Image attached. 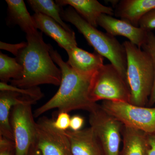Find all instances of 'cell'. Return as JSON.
I'll use <instances>...</instances> for the list:
<instances>
[{"label":"cell","instance_id":"obj_26","mask_svg":"<svg viewBox=\"0 0 155 155\" xmlns=\"http://www.w3.org/2000/svg\"><path fill=\"white\" fill-rule=\"evenodd\" d=\"M27 42H22L20 43L16 44H11L7 43L0 42V48L1 50H5L6 51L12 53L14 55L17 57L20 50L27 46Z\"/></svg>","mask_w":155,"mask_h":155},{"label":"cell","instance_id":"obj_11","mask_svg":"<svg viewBox=\"0 0 155 155\" xmlns=\"http://www.w3.org/2000/svg\"><path fill=\"white\" fill-rule=\"evenodd\" d=\"M32 17L37 29L51 38L66 51L78 46L74 31H67L55 20L44 14L35 13Z\"/></svg>","mask_w":155,"mask_h":155},{"label":"cell","instance_id":"obj_15","mask_svg":"<svg viewBox=\"0 0 155 155\" xmlns=\"http://www.w3.org/2000/svg\"><path fill=\"white\" fill-rule=\"evenodd\" d=\"M67 52V64L81 75L91 76L104 65V57L96 52H88L77 46Z\"/></svg>","mask_w":155,"mask_h":155},{"label":"cell","instance_id":"obj_4","mask_svg":"<svg viewBox=\"0 0 155 155\" xmlns=\"http://www.w3.org/2000/svg\"><path fill=\"white\" fill-rule=\"evenodd\" d=\"M126 77L130 91V104L145 107L152 91L155 73L152 61L146 52L126 41Z\"/></svg>","mask_w":155,"mask_h":155},{"label":"cell","instance_id":"obj_19","mask_svg":"<svg viewBox=\"0 0 155 155\" xmlns=\"http://www.w3.org/2000/svg\"><path fill=\"white\" fill-rule=\"evenodd\" d=\"M27 3L35 13H40L51 17L69 31H73L61 17V7L52 0H28Z\"/></svg>","mask_w":155,"mask_h":155},{"label":"cell","instance_id":"obj_6","mask_svg":"<svg viewBox=\"0 0 155 155\" xmlns=\"http://www.w3.org/2000/svg\"><path fill=\"white\" fill-rule=\"evenodd\" d=\"M101 107L123 125L147 134L155 132V107L134 105L124 102L103 101Z\"/></svg>","mask_w":155,"mask_h":155},{"label":"cell","instance_id":"obj_12","mask_svg":"<svg viewBox=\"0 0 155 155\" xmlns=\"http://www.w3.org/2000/svg\"><path fill=\"white\" fill-rule=\"evenodd\" d=\"M37 101L19 92L9 91L0 92V136L14 141L11 127V110L14 106L20 104L32 105Z\"/></svg>","mask_w":155,"mask_h":155},{"label":"cell","instance_id":"obj_13","mask_svg":"<svg viewBox=\"0 0 155 155\" xmlns=\"http://www.w3.org/2000/svg\"><path fill=\"white\" fill-rule=\"evenodd\" d=\"M69 139L73 155H103L94 130L91 127L77 131H64Z\"/></svg>","mask_w":155,"mask_h":155},{"label":"cell","instance_id":"obj_27","mask_svg":"<svg viewBox=\"0 0 155 155\" xmlns=\"http://www.w3.org/2000/svg\"><path fill=\"white\" fill-rule=\"evenodd\" d=\"M84 119L79 115H74L70 119L69 128L73 131H77L82 129L84 124Z\"/></svg>","mask_w":155,"mask_h":155},{"label":"cell","instance_id":"obj_21","mask_svg":"<svg viewBox=\"0 0 155 155\" xmlns=\"http://www.w3.org/2000/svg\"><path fill=\"white\" fill-rule=\"evenodd\" d=\"M141 48L150 57L154 70L153 86L148 103L149 106H153L155 104V35L153 32L148 31L146 41Z\"/></svg>","mask_w":155,"mask_h":155},{"label":"cell","instance_id":"obj_9","mask_svg":"<svg viewBox=\"0 0 155 155\" xmlns=\"http://www.w3.org/2000/svg\"><path fill=\"white\" fill-rule=\"evenodd\" d=\"M53 119L41 117L36 123V143L42 155H73L64 131L55 128Z\"/></svg>","mask_w":155,"mask_h":155},{"label":"cell","instance_id":"obj_22","mask_svg":"<svg viewBox=\"0 0 155 155\" xmlns=\"http://www.w3.org/2000/svg\"><path fill=\"white\" fill-rule=\"evenodd\" d=\"M0 91H9L20 93L23 95L30 97L38 101L44 97V94L38 87H30L28 88H22L8 84L5 82H0Z\"/></svg>","mask_w":155,"mask_h":155},{"label":"cell","instance_id":"obj_16","mask_svg":"<svg viewBox=\"0 0 155 155\" xmlns=\"http://www.w3.org/2000/svg\"><path fill=\"white\" fill-rule=\"evenodd\" d=\"M155 8V0H122L115 7L114 15L139 27L141 18Z\"/></svg>","mask_w":155,"mask_h":155},{"label":"cell","instance_id":"obj_29","mask_svg":"<svg viewBox=\"0 0 155 155\" xmlns=\"http://www.w3.org/2000/svg\"><path fill=\"white\" fill-rule=\"evenodd\" d=\"M27 155H42L36 142L31 147Z\"/></svg>","mask_w":155,"mask_h":155},{"label":"cell","instance_id":"obj_14","mask_svg":"<svg viewBox=\"0 0 155 155\" xmlns=\"http://www.w3.org/2000/svg\"><path fill=\"white\" fill-rule=\"evenodd\" d=\"M56 3L60 7H72L86 22L95 28L97 27L98 19L102 14L114 15L113 8L104 5L97 0H57Z\"/></svg>","mask_w":155,"mask_h":155},{"label":"cell","instance_id":"obj_10","mask_svg":"<svg viewBox=\"0 0 155 155\" xmlns=\"http://www.w3.org/2000/svg\"><path fill=\"white\" fill-rule=\"evenodd\" d=\"M97 24L110 35L124 37L140 48L145 42L148 32L125 20L117 19L107 14H103L100 16Z\"/></svg>","mask_w":155,"mask_h":155},{"label":"cell","instance_id":"obj_24","mask_svg":"<svg viewBox=\"0 0 155 155\" xmlns=\"http://www.w3.org/2000/svg\"><path fill=\"white\" fill-rule=\"evenodd\" d=\"M70 119L71 117L68 113L65 112L58 113L57 119L55 120H53V126L58 130L66 131L69 128Z\"/></svg>","mask_w":155,"mask_h":155},{"label":"cell","instance_id":"obj_8","mask_svg":"<svg viewBox=\"0 0 155 155\" xmlns=\"http://www.w3.org/2000/svg\"><path fill=\"white\" fill-rule=\"evenodd\" d=\"M31 105L20 104L14 106L10 120L14 136L16 155H27L36 142V123Z\"/></svg>","mask_w":155,"mask_h":155},{"label":"cell","instance_id":"obj_1","mask_svg":"<svg viewBox=\"0 0 155 155\" xmlns=\"http://www.w3.org/2000/svg\"><path fill=\"white\" fill-rule=\"evenodd\" d=\"M50 55L62 72V79L59 89L52 97L35 110L34 116L39 117L46 112L54 109L58 113L76 110L89 112L94 111L98 106L90 97V89L93 75H81L64 62L57 50L50 45Z\"/></svg>","mask_w":155,"mask_h":155},{"label":"cell","instance_id":"obj_28","mask_svg":"<svg viewBox=\"0 0 155 155\" xmlns=\"http://www.w3.org/2000/svg\"><path fill=\"white\" fill-rule=\"evenodd\" d=\"M150 148L148 155H155V132L148 134Z\"/></svg>","mask_w":155,"mask_h":155},{"label":"cell","instance_id":"obj_23","mask_svg":"<svg viewBox=\"0 0 155 155\" xmlns=\"http://www.w3.org/2000/svg\"><path fill=\"white\" fill-rule=\"evenodd\" d=\"M139 27L146 31H152L155 28V8L149 11L141 18Z\"/></svg>","mask_w":155,"mask_h":155},{"label":"cell","instance_id":"obj_2","mask_svg":"<svg viewBox=\"0 0 155 155\" xmlns=\"http://www.w3.org/2000/svg\"><path fill=\"white\" fill-rule=\"evenodd\" d=\"M26 38L27 46L16 57L23 68L22 77L19 80H11V84L22 88L44 84L60 86L62 72L51 57L50 44L44 41L42 32L26 35Z\"/></svg>","mask_w":155,"mask_h":155},{"label":"cell","instance_id":"obj_5","mask_svg":"<svg viewBox=\"0 0 155 155\" xmlns=\"http://www.w3.org/2000/svg\"><path fill=\"white\" fill-rule=\"evenodd\" d=\"M90 97L96 103L100 101L130 103V89L114 65L104 64L93 75Z\"/></svg>","mask_w":155,"mask_h":155},{"label":"cell","instance_id":"obj_7","mask_svg":"<svg viewBox=\"0 0 155 155\" xmlns=\"http://www.w3.org/2000/svg\"><path fill=\"white\" fill-rule=\"evenodd\" d=\"M90 125L94 130L103 155H120L123 125L98 105L90 113Z\"/></svg>","mask_w":155,"mask_h":155},{"label":"cell","instance_id":"obj_17","mask_svg":"<svg viewBox=\"0 0 155 155\" xmlns=\"http://www.w3.org/2000/svg\"><path fill=\"white\" fill-rule=\"evenodd\" d=\"M123 147L120 155H148V134L123 125Z\"/></svg>","mask_w":155,"mask_h":155},{"label":"cell","instance_id":"obj_25","mask_svg":"<svg viewBox=\"0 0 155 155\" xmlns=\"http://www.w3.org/2000/svg\"><path fill=\"white\" fill-rule=\"evenodd\" d=\"M0 155H16L14 141L0 136Z\"/></svg>","mask_w":155,"mask_h":155},{"label":"cell","instance_id":"obj_3","mask_svg":"<svg viewBox=\"0 0 155 155\" xmlns=\"http://www.w3.org/2000/svg\"><path fill=\"white\" fill-rule=\"evenodd\" d=\"M61 14L63 20L74 25L96 52L107 59L127 80V57L123 44H120L115 37L89 24L70 6L64 10L61 9Z\"/></svg>","mask_w":155,"mask_h":155},{"label":"cell","instance_id":"obj_18","mask_svg":"<svg viewBox=\"0 0 155 155\" xmlns=\"http://www.w3.org/2000/svg\"><path fill=\"white\" fill-rule=\"evenodd\" d=\"M8 7V23L18 25L26 35L35 34L37 29L32 16L28 12L23 0H6Z\"/></svg>","mask_w":155,"mask_h":155},{"label":"cell","instance_id":"obj_20","mask_svg":"<svg viewBox=\"0 0 155 155\" xmlns=\"http://www.w3.org/2000/svg\"><path fill=\"white\" fill-rule=\"evenodd\" d=\"M23 68L16 58H12L0 52V79L8 83L12 80H19L22 77Z\"/></svg>","mask_w":155,"mask_h":155}]
</instances>
